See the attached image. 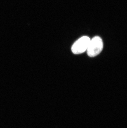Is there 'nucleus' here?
<instances>
[{
	"mask_svg": "<svg viewBox=\"0 0 127 128\" xmlns=\"http://www.w3.org/2000/svg\"><path fill=\"white\" fill-rule=\"evenodd\" d=\"M90 39L87 36H83L75 42L71 47V51L75 54L83 53L87 51Z\"/></svg>",
	"mask_w": 127,
	"mask_h": 128,
	"instance_id": "obj_2",
	"label": "nucleus"
},
{
	"mask_svg": "<svg viewBox=\"0 0 127 128\" xmlns=\"http://www.w3.org/2000/svg\"><path fill=\"white\" fill-rule=\"evenodd\" d=\"M103 48V42L101 38L99 36H95L90 39L87 53L90 57H95L101 53Z\"/></svg>",
	"mask_w": 127,
	"mask_h": 128,
	"instance_id": "obj_1",
	"label": "nucleus"
}]
</instances>
